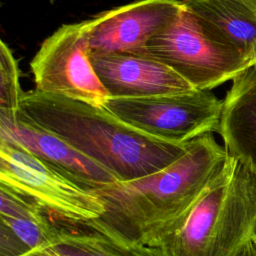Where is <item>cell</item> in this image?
<instances>
[{"mask_svg": "<svg viewBox=\"0 0 256 256\" xmlns=\"http://www.w3.org/2000/svg\"><path fill=\"white\" fill-rule=\"evenodd\" d=\"M56 226V233L49 241L17 256H137L85 225Z\"/></svg>", "mask_w": 256, "mask_h": 256, "instance_id": "cell-14", "label": "cell"}, {"mask_svg": "<svg viewBox=\"0 0 256 256\" xmlns=\"http://www.w3.org/2000/svg\"><path fill=\"white\" fill-rule=\"evenodd\" d=\"M0 139L27 150L77 184L97 188L119 181L109 170L53 133L17 115L0 112Z\"/></svg>", "mask_w": 256, "mask_h": 256, "instance_id": "cell-9", "label": "cell"}, {"mask_svg": "<svg viewBox=\"0 0 256 256\" xmlns=\"http://www.w3.org/2000/svg\"><path fill=\"white\" fill-rule=\"evenodd\" d=\"M253 238H254V237H253ZM254 241H255V243H256V239H255V238H254Z\"/></svg>", "mask_w": 256, "mask_h": 256, "instance_id": "cell-20", "label": "cell"}, {"mask_svg": "<svg viewBox=\"0 0 256 256\" xmlns=\"http://www.w3.org/2000/svg\"><path fill=\"white\" fill-rule=\"evenodd\" d=\"M203 33L247 58L256 39V13L236 0H182ZM249 62V61H248Z\"/></svg>", "mask_w": 256, "mask_h": 256, "instance_id": "cell-12", "label": "cell"}, {"mask_svg": "<svg viewBox=\"0 0 256 256\" xmlns=\"http://www.w3.org/2000/svg\"><path fill=\"white\" fill-rule=\"evenodd\" d=\"M109 98H147L194 88L165 64L139 53L90 55Z\"/></svg>", "mask_w": 256, "mask_h": 256, "instance_id": "cell-10", "label": "cell"}, {"mask_svg": "<svg viewBox=\"0 0 256 256\" xmlns=\"http://www.w3.org/2000/svg\"><path fill=\"white\" fill-rule=\"evenodd\" d=\"M35 90L104 106L109 95L90 59L86 22L60 26L30 63Z\"/></svg>", "mask_w": 256, "mask_h": 256, "instance_id": "cell-7", "label": "cell"}, {"mask_svg": "<svg viewBox=\"0 0 256 256\" xmlns=\"http://www.w3.org/2000/svg\"><path fill=\"white\" fill-rule=\"evenodd\" d=\"M256 173L228 153L190 211L137 256H234L253 236Z\"/></svg>", "mask_w": 256, "mask_h": 256, "instance_id": "cell-3", "label": "cell"}, {"mask_svg": "<svg viewBox=\"0 0 256 256\" xmlns=\"http://www.w3.org/2000/svg\"><path fill=\"white\" fill-rule=\"evenodd\" d=\"M0 199L1 232L20 242L23 252L46 243L55 235L57 226L32 201L2 185Z\"/></svg>", "mask_w": 256, "mask_h": 256, "instance_id": "cell-13", "label": "cell"}, {"mask_svg": "<svg viewBox=\"0 0 256 256\" xmlns=\"http://www.w3.org/2000/svg\"><path fill=\"white\" fill-rule=\"evenodd\" d=\"M217 133L227 152L256 173V66L232 80Z\"/></svg>", "mask_w": 256, "mask_h": 256, "instance_id": "cell-11", "label": "cell"}, {"mask_svg": "<svg viewBox=\"0 0 256 256\" xmlns=\"http://www.w3.org/2000/svg\"><path fill=\"white\" fill-rule=\"evenodd\" d=\"M244 5H246L247 7H249L251 10H253L256 13V0H236Z\"/></svg>", "mask_w": 256, "mask_h": 256, "instance_id": "cell-18", "label": "cell"}, {"mask_svg": "<svg viewBox=\"0 0 256 256\" xmlns=\"http://www.w3.org/2000/svg\"><path fill=\"white\" fill-rule=\"evenodd\" d=\"M17 61L2 40L0 42V112L17 115L24 92L19 82Z\"/></svg>", "mask_w": 256, "mask_h": 256, "instance_id": "cell-15", "label": "cell"}, {"mask_svg": "<svg viewBox=\"0 0 256 256\" xmlns=\"http://www.w3.org/2000/svg\"><path fill=\"white\" fill-rule=\"evenodd\" d=\"M248 61H249V67L256 66V39L254 40V43L250 50V53L248 56Z\"/></svg>", "mask_w": 256, "mask_h": 256, "instance_id": "cell-17", "label": "cell"}, {"mask_svg": "<svg viewBox=\"0 0 256 256\" xmlns=\"http://www.w3.org/2000/svg\"><path fill=\"white\" fill-rule=\"evenodd\" d=\"M183 8L179 0H138L85 20L90 55L140 51Z\"/></svg>", "mask_w": 256, "mask_h": 256, "instance_id": "cell-8", "label": "cell"}, {"mask_svg": "<svg viewBox=\"0 0 256 256\" xmlns=\"http://www.w3.org/2000/svg\"><path fill=\"white\" fill-rule=\"evenodd\" d=\"M134 53L165 64L196 90L213 89L249 68L242 54L208 38L185 5L171 25Z\"/></svg>", "mask_w": 256, "mask_h": 256, "instance_id": "cell-5", "label": "cell"}, {"mask_svg": "<svg viewBox=\"0 0 256 256\" xmlns=\"http://www.w3.org/2000/svg\"><path fill=\"white\" fill-rule=\"evenodd\" d=\"M227 157L212 133L199 136L181 157L155 173L91 188L104 201L106 212L80 225L129 249L150 245L190 211Z\"/></svg>", "mask_w": 256, "mask_h": 256, "instance_id": "cell-1", "label": "cell"}, {"mask_svg": "<svg viewBox=\"0 0 256 256\" xmlns=\"http://www.w3.org/2000/svg\"><path fill=\"white\" fill-rule=\"evenodd\" d=\"M0 185L27 198L68 224L100 219L104 201L19 145L0 139Z\"/></svg>", "mask_w": 256, "mask_h": 256, "instance_id": "cell-4", "label": "cell"}, {"mask_svg": "<svg viewBox=\"0 0 256 256\" xmlns=\"http://www.w3.org/2000/svg\"><path fill=\"white\" fill-rule=\"evenodd\" d=\"M253 237L256 239V224H255V228H254V231H253Z\"/></svg>", "mask_w": 256, "mask_h": 256, "instance_id": "cell-19", "label": "cell"}, {"mask_svg": "<svg viewBox=\"0 0 256 256\" xmlns=\"http://www.w3.org/2000/svg\"><path fill=\"white\" fill-rule=\"evenodd\" d=\"M18 117L60 137L119 181L138 179L165 168L185 153L190 142L157 139L122 121L104 106L37 90L24 92Z\"/></svg>", "mask_w": 256, "mask_h": 256, "instance_id": "cell-2", "label": "cell"}, {"mask_svg": "<svg viewBox=\"0 0 256 256\" xmlns=\"http://www.w3.org/2000/svg\"><path fill=\"white\" fill-rule=\"evenodd\" d=\"M104 107L149 136L183 144L218 132L223 101L210 90L194 89L147 98H109Z\"/></svg>", "mask_w": 256, "mask_h": 256, "instance_id": "cell-6", "label": "cell"}, {"mask_svg": "<svg viewBox=\"0 0 256 256\" xmlns=\"http://www.w3.org/2000/svg\"><path fill=\"white\" fill-rule=\"evenodd\" d=\"M234 256H256V243L253 236L242 245Z\"/></svg>", "mask_w": 256, "mask_h": 256, "instance_id": "cell-16", "label": "cell"}]
</instances>
